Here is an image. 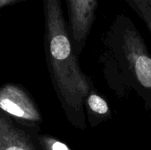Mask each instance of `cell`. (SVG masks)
<instances>
[{"instance_id":"cell-4","label":"cell","mask_w":151,"mask_h":150,"mask_svg":"<svg viewBox=\"0 0 151 150\" xmlns=\"http://www.w3.org/2000/svg\"><path fill=\"white\" fill-rule=\"evenodd\" d=\"M0 111V150H42L34 132Z\"/></svg>"},{"instance_id":"cell-3","label":"cell","mask_w":151,"mask_h":150,"mask_svg":"<svg viewBox=\"0 0 151 150\" xmlns=\"http://www.w3.org/2000/svg\"><path fill=\"white\" fill-rule=\"evenodd\" d=\"M69 27L75 53L81 51L95 18L96 0H66Z\"/></svg>"},{"instance_id":"cell-7","label":"cell","mask_w":151,"mask_h":150,"mask_svg":"<svg viewBox=\"0 0 151 150\" xmlns=\"http://www.w3.org/2000/svg\"><path fill=\"white\" fill-rule=\"evenodd\" d=\"M39 131H35L34 135L42 150H72L66 144L50 135L40 134Z\"/></svg>"},{"instance_id":"cell-8","label":"cell","mask_w":151,"mask_h":150,"mask_svg":"<svg viewBox=\"0 0 151 150\" xmlns=\"http://www.w3.org/2000/svg\"><path fill=\"white\" fill-rule=\"evenodd\" d=\"M20 1H22V0H0V8L9 5V4H12L20 2Z\"/></svg>"},{"instance_id":"cell-1","label":"cell","mask_w":151,"mask_h":150,"mask_svg":"<svg viewBox=\"0 0 151 150\" xmlns=\"http://www.w3.org/2000/svg\"><path fill=\"white\" fill-rule=\"evenodd\" d=\"M44 48L49 72L68 121L86 129L85 101L91 88L79 65L63 14L61 0H42Z\"/></svg>"},{"instance_id":"cell-9","label":"cell","mask_w":151,"mask_h":150,"mask_svg":"<svg viewBox=\"0 0 151 150\" xmlns=\"http://www.w3.org/2000/svg\"><path fill=\"white\" fill-rule=\"evenodd\" d=\"M146 20H147L148 26H149V27H150V31H151V15H149V16L147 17Z\"/></svg>"},{"instance_id":"cell-5","label":"cell","mask_w":151,"mask_h":150,"mask_svg":"<svg viewBox=\"0 0 151 150\" xmlns=\"http://www.w3.org/2000/svg\"><path fill=\"white\" fill-rule=\"evenodd\" d=\"M125 50L128 63L140 84L151 89V57L136 33L128 32L126 34Z\"/></svg>"},{"instance_id":"cell-6","label":"cell","mask_w":151,"mask_h":150,"mask_svg":"<svg viewBox=\"0 0 151 150\" xmlns=\"http://www.w3.org/2000/svg\"><path fill=\"white\" fill-rule=\"evenodd\" d=\"M85 105L88 110V122L92 127L97 126L107 119L111 118L108 103L99 95L90 91L86 98Z\"/></svg>"},{"instance_id":"cell-2","label":"cell","mask_w":151,"mask_h":150,"mask_svg":"<svg viewBox=\"0 0 151 150\" xmlns=\"http://www.w3.org/2000/svg\"><path fill=\"white\" fill-rule=\"evenodd\" d=\"M0 111L31 128L39 129L38 124L42 119L33 99L22 88L14 84H6L0 88Z\"/></svg>"}]
</instances>
